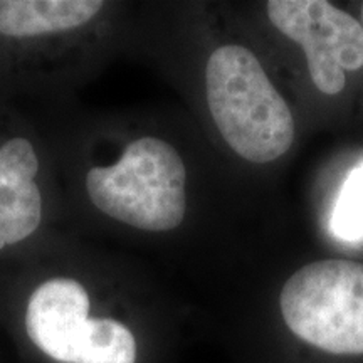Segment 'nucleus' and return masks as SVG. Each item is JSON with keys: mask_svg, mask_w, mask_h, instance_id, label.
<instances>
[{"mask_svg": "<svg viewBox=\"0 0 363 363\" xmlns=\"http://www.w3.org/2000/svg\"><path fill=\"white\" fill-rule=\"evenodd\" d=\"M187 170L170 143L143 136L126 145L120 160L93 167L86 190L111 219L148 233L174 230L187 212Z\"/></svg>", "mask_w": 363, "mask_h": 363, "instance_id": "2", "label": "nucleus"}, {"mask_svg": "<svg viewBox=\"0 0 363 363\" xmlns=\"http://www.w3.org/2000/svg\"><path fill=\"white\" fill-rule=\"evenodd\" d=\"M38 172V153L27 138H11L0 147V251L33 235L40 224Z\"/></svg>", "mask_w": 363, "mask_h": 363, "instance_id": "6", "label": "nucleus"}, {"mask_svg": "<svg viewBox=\"0 0 363 363\" xmlns=\"http://www.w3.org/2000/svg\"><path fill=\"white\" fill-rule=\"evenodd\" d=\"M266 7L272 26L303 48L316 88L342 93L345 72L363 66L360 22L325 0H271Z\"/></svg>", "mask_w": 363, "mask_h": 363, "instance_id": "4", "label": "nucleus"}, {"mask_svg": "<svg viewBox=\"0 0 363 363\" xmlns=\"http://www.w3.org/2000/svg\"><path fill=\"white\" fill-rule=\"evenodd\" d=\"M103 7L99 0H0V34L29 39L65 33L89 24Z\"/></svg>", "mask_w": 363, "mask_h": 363, "instance_id": "7", "label": "nucleus"}, {"mask_svg": "<svg viewBox=\"0 0 363 363\" xmlns=\"http://www.w3.org/2000/svg\"><path fill=\"white\" fill-rule=\"evenodd\" d=\"M206 91L216 126L238 155L269 163L291 148V110L249 49H216L206 67Z\"/></svg>", "mask_w": 363, "mask_h": 363, "instance_id": "1", "label": "nucleus"}, {"mask_svg": "<svg viewBox=\"0 0 363 363\" xmlns=\"http://www.w3.org/2000/svg\"><path fill=\"white\" fill-rule=\"evenodd\" d=\"M281 311L294 335L313 347L337 353H363V264L318 261L286 281Z\"/></svg>", "mask_w": 363, "mask_h": 363, "instance_id": "3", "label": "nucleus"}, {"mask_svg": "<svg viewBox=\"0 0 363 363\" xmlns=\"http://www.w3.org/2000/svg\"><path fill=\"white\" fill-rule=\"evenodd\" d=\"M331 230L345 240L363 238V163L350 172L340 190L331 216Z\"/></svg>", "mask_w": 363, "mask_h": 363, "instance_id": "8", "label": "nucleus"}, {"mask_svg": "<svg viewBox=\"0 0 363 363\" xmlns=\"http://www.w3.org/2000/svg\"><path fill=\"white\" fill-rule=\"evenodd\" d=\"M88 289L72 278H51L34 289L26 306V333L57 363H81L98 330L89 318Z\"/></svg>", "mask_w": 363, "mask_h": 363, "instance_id": "5", "label": "nucleus"}]
</instances>
